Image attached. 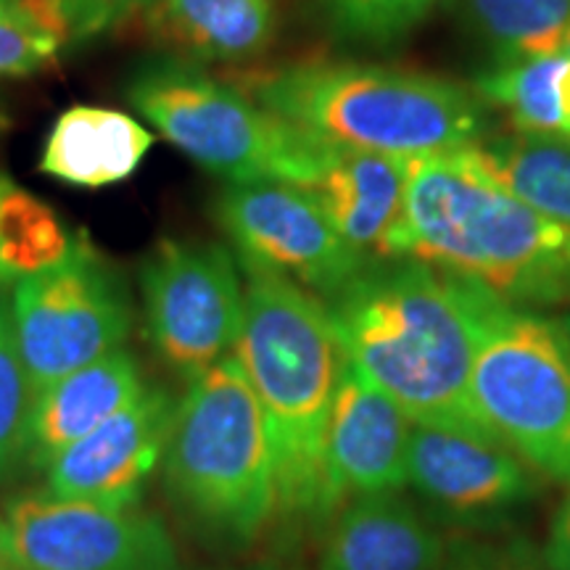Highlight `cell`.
<instances>
[{
    "label": "cell",
    "instance_id": "cell-25",
    "mask_svg": "<svg viewBox=\"0 0 570 570\" xmlns=\"http://www.w3.org/2000/svg\"><path fill=\"white\" fill-rule=\"evenodd\" d=\"M67 38L56 0L0 3V75L27 77L51 67Z\"/></svg>",
    "mask_w": 570,
    "mask_h": 570
},
{
    "label": "cell",
    "instance_id": "cell-22",
    "mask_svg": "<svg viewBox=\"0 0 570 570\" xmlns=\"http://www.w3.org/2000/svg\"><path fill=\"white\" fill-rule=\"evenodd\" d=\"M460 17L499 61L560 53L570 0H454Z\"/></svg>",
    "mask_w": 570,
    "mask_h": 570
},
{
    "label": "cell",
    "instance_id": "cell-23",
    "mask_svg": "<svg viewBox=\"0 0 570 570\" xmlns=\"http://www.w3.org/2000/svg\"><path fill=\"white\" fill-rule=\"evenodd\" d=\"M75 235L51 206L0 175V269L6 281L56 265L69 254Z\"/></svg>",
    "mask_w": 570,
    "mask_h": 570
},
{
    "label": "cell",
    "instance_id": "cell-20",
    "mask_svg": "<svg viewBox=\"0 0 570 570\" xmlns=\"http://www.w3.org/2000/svg\"><path fill=\"white\" fill-rule=\"evenodd\" d=\"M454 154L531 209L570 225V138L515 132L483 138Z\"/></svg>",
    "mask_w": 570,
    "mask_h": 570
},
{
    "label": "cell",
    "instance_id": "cell-33",
    "mask_svg": "<svg viewBox=\"0 0 570 570\" xmlns=\"http://www.w3.org/2000/svg\"><path fill=\"white\" fill-rule=\"evenodd\" d=\"M560 53L566 56V59H570V27H568V32H566V40H562V48H560Z\"/></svg>",
    "mask_w": 570,
    "mask_h": 570
},
{
    "label": "cell",
    "instance_id": "cell-6",
    "mask_svg": "<svg viewBox=\"0 0 570 570\" xmlns=\"http://www.w3.org/2000/svg\"><path fill=\"white\" fill-rule=\"evenodd\" d=\"M475 327L473 399L489 431L570 489V333L562 317L462 281Z\"/></svg>",
    "mask_w": 570,
    "mask_h": 570
},
{
    "label": "cell",
    "instance_id": "cell-17",
    "mask_svg": "<svg viewBox=\"0 0 570 570\" xmlns=\"http://www.w3.org/2000/svg\"><path fill=\"white\" fill-rule=\"evenodd\" d=\"M142 391L138 360L122 346L42 389L30 415V465L46 470L63 449L125 410Z\"/></svg>",
    "mask_w": 570,
    "mask_h": 570
},
{
    "label": "cell",
    "instance_id": "cell-11",
    "mask_svg": "<svg viewBox=\"0 0 570 570\" xmlns=\"http://www.w3.org/2000/svg\"><path fill=\"white\" fill-rule=\"evenodd\" d=\"M19 570H183L167 525L138 508H104L53 494L6 510Z\"/></svg>",
    "mask_w": 570,
    "mask_h": 570
},
{
    "label": "cell",
    "instance_id": "cell-2",
    "mask_svg": "<svg viewBox=\"0 0 570 570\" xmlns=\"http://www.w3.org/2000/svg\"><path fill=\"white\" fill-rule=\"evenodd\" d=\"M399 259H417L504 302L570 306V225L531 209L458 154L407 161Z\"/></svg>",
    "mask_w": 570,
    "mask_h": 570
},
{
    "label": "cell",
    "instance_id": "cell-28",
    "mask_svg": "<svg viewBox=\"0 0 570 570\" xmlns=\"http://www.w3.org/2000/svg\"><path fill=\"white\" fill-rule=\"evenodd\" d=\"M441 570H552L544 554L523 544L460 547L449 552Z\"/></svg>",
    "mask_w": 570,
    "mask_h": 570
},
{
    "label": "cell",
    "instance_id": "cell-19",
    "mask_svg": "<svg viewBox=\"0 0 570 570\" xmlns=\"http://www.w3.org/2000/svg\"><path fill=\"white\" fill-rule=\"evenodd\" d=\"M154 135L130 114L101 106H71L56 119L40 169L80 188L122 183L140 167Z\"/></svg>",
    "mask_w": 570,
    "mask_h": 570
},
{
    "label": "cell",
    "instance_id": "cell-37",
    "mask_svg": "<svg viewBox=\"0 0 570 570\" xmlns=\"http://www.w3.org/2000/svg\"><path fill=\"white\" fill-rule=\"evenodd\" d=\"M0 3H6V0H0Z\"/></svg>",
    "mask_w": 570,
    "mask_h": 570
},
{
    "label": "cell",
    "instance_id": "cell-27",
    "mask_svg": "<svg viewBox=\"0 0 570 570\" xmlns=\"http://www.w3.org/2000/svg\"><path fill=\"white\" fill-rule=\"evenodd\" d=\"M154 0H56L69 42L96 38L132 13L146 11Z\"/></svg>",
    "mask_w": 570,
    "mask_h": 570
},
{
    "label": "cell",
    "instance_id": "cell-30",
    "mask_svg": "<svg viewBox=\"0 0 570 570\" xmlns=\"http://www.w3.org/2000/svg\"><path fill=\"white\" fill-rule=\"evenodd\" d=\"M0 570H19L11 552V539L9 529H6V520H0Z\"/></svg>",
    "mask_w": 570,
    "mask_h": 570
},
{
    "label": "cell",
    "instance_id": "cell-1",
    "mask_svg": "<svg viewBox=\"0 0 570 570\" xmlns=\"http://www.w3.org/2000/svg\"><path fill=\"white\" fill-rule=\"evenodd\" d=\"M325 306L346 360L412 423L494 436L473 399L475 327L460 277L417 259L370 262Z\"/></svg>",
    "mask_w": 570,
    "mask_h": 570
},
{
    "label": "cell",
    "instance_id": "cell-8",
    "mask_svg": "<svg viewBox=\"0 0 570 570\" xmlns=\"http://www.w3.org/2000/svg\"><path fill=\"white\" fill-rule=\"evenodd\" d=\"M11 317L38 396L63 375L122 346L132 304L122 275L92 248L88 235H75L61 262L19 277Z\"/></svg>",
    "mask_w": 570,
    "mask_h": 570
},
{
    "label": "cell",
    "instance_id": "cell-29",
    "mask_svg": "<svg viewBox=\"0 0 570 570\" xmlns=\"http://www.w3.org/2000/svg\"><path fill=\"white\" fill-rule=\"evenodd\" d=\"M541 554L552 570H570V491L554 510Z\"/></svg>",
    "mask_w": 570,
    "mask_h": 570
},
{
    "label": "cell",
    "instance_id": "cell-36",
    "mask_svg": "<svg viewBox=\"0 0 570 570\" xmlns=\"http://www.w3.org/2000/svg\"><path fill=\"white\" fill-rule=\"evenodd\" d=\"M0 281H6V275H3V269H0Z\"/></svg>",
    "mask_w": 570,
    "mask_h": 570
},
{
    "label": "cell",
    "instance_id": "cell-31",
    "mask_svg": "<svg viewBox=\"0 0 570 570\" xmlns=\"http://www.w3.org/2000/svg\"><path fill=\"white\" fill-rule=\"evenodd\" d=\"M560 101H562V111H566L568 122H570V59L568 67L562 71V82H560Z\"/></svg>",
    "mask_w": 570,
    "mask_h": 570
},
{
    "label": "cell",
    "instance_id": "cell-3",
    "mask_svg": "<svg viewBox=\"0 0 570 570\" xmlns=\"http://www.w3.org/2000/svg\"><path fill=\"white\" fill-rule=\"evenodd\" d=\"M244 331L235 356L265 410L277 460V510L327 518L325 436L346 356L323 298L269 269L244 265Z\"/></svg>",
    "mask_w": 570,
    "mask_h": 570
},
{
    "label": "cell",
    "instance_id": "cell-13",
    "mask_svg": "<svg viewBox=\"0 0 570 570\" xmlns=\"http://www.w3.org/2000/svg\"><path fill=\"white\" fill-rule=\"evenodd\" d=\"M173 415V396L146 389L46 468L48 494L104 508H135L164 458Z\"/></svg>",
    "mask_w": 570,
    "mask_h": 570
},
{
    "label": "cell",
    "instance_id": "cell-24",
    "mask_svg": "<svg viewBox=\"0 0 570 570\" xmlns=\"http://www.w3.org/2000/svg\"><path fill=\"white\" fill-rule=\"evenodd\" d=\"M441 0H317L333 38L348 46H399L439 9Z\"/></svg>",
    "mask_w": 570,
    "mask_h": 570
},
{
    "label": "cell",
    "instance_id": "cell-35",
    "mask_svg": "<svg viewBox=\"0 0 570 570\" xmlns=\"http://www.w3.org/2000/svg\"><path fill=\"white\" fill-rule=\"evenodd\" d=\"M562 323H566V327H568V333H570V315H566V317H562Z\"/></svg>",
    "mask_w": 570,
    "mask_h": 570
},
{
    "label": "cell",
    "instance_id": "cell-7",
    "mask_svg": "<svg viewBox=\"0 0 570 570\" xmlns=\"http://www.w3.org/2000/svg\"><path fill=\"white\" fill-rule=\"evenodd\" d=\"M127 98L164 138L227 183L312 185L325 142L256 104L198 63L161 56L140 63Z\"/></svg>",
    "mask_w": 570,
    "mask_h": 570
},
{
    "label": "cell",
    "instance_id": "cell-12",
    "mask_svg": "<svg viewBox=\"0 0 570 570\" xmlns=\"http://www.w3.org/2000/svg\"><path fill=\"white\" fill-rule=\"evenodd\" d=\"M407 489L439 525L494 531L537 502L541 475L494 436L412 423Z\"/></svg>",
    "mask_w": 570,
    "mask_h": 570
},
{
    "label": "cell",
    "instance_id": "cell-16",
    "mask_svg": "<svg viewBox=\"0 0 570 570\" xmlns=\"http://www.w3.org/2000/svg\"><path fill=\"white\" fill-rule=\"evenodd\" d=\"M439 523L402 491L348 499L327 531L320 570H441Z\"/></svg>",
    "mask_w": 570,
    "mask_h": 570
},
{
    "label": "cell",
    "instance_id": "cell-21",
    "mask_svg": "<svg viewBox=\"0 0 570 570\" xmlns=\"http://www.w3.org/2000/svg\"><path fill=\"white\" fill-rule=\"evenodd\" d=\"M568 59L562 53L533 59L497 61L475 75L473 90L479 101L499 109L518 135L539 138H570V122L562 111L560 82Z\"/></svg>",
    "mask_w": 570,
    "mask_h": 570
},
{
    "label": "cell",
    "instance_id": "cell-4",
    "mask_svg": "<svg viewBox=\"0 0 570 570\" xmlns=\"http://www.w3.org/2000/svg\"><path fill=\"white\" fill-rule=\"evenodd\" d=\"M275 117L327 142L410 161L487 138L473 90L425 71L356 61H302L252 75L240 88Z\"/></svg>",
    "mask_w": 570,
    "mask_h": 570
},
{
    "label": "cell",
    "instance_id": "cell-14",
    "mask_svg": "<svg viewBox=\"0 0 570 570\" xmlns=\"http://www.w3.org/2000/svg\"><path fill=\"white\" fill-rule=\"evenodd\" d=\"M412 420L346 360L325 436L327 515L354 497L407 489Z\"/></svg>",
    "mask_w": 570,
    "mask_h": 570
},
{
    "label": "cell",
    "instance_id": "cell-18",
    "mask_svg": "<svg viewBox=\"0 0 570 570\" xmlns=\"http://www.w3.org/2000/svg\"><path fill=\"white\" fill-rule=\"evenodd\" d=\"M140 17L148 40L194 63L252 61L275 35V0H154Z\"/></svg>",
    "mask_w": 570,
    "mask_h": 570
},
{
    "label": "cell",
    "instance_id": "cell-32",
    "mask_svg": "<svg viewBox=\"0 0 570 570\" xmlns=\"http://www.w3.org/2000/svg\"><path fill=\"white\" fill-rule=\"evenodd\" d=\"M6 127H9V114H6L3 104H0V135L6 132Z\"/></svg>",
    "mask_w": 570,
    "mask_h": 570
},
{
    "label": "cell",
    "instance_id": "cell-15",
    "mask_svg": "<svg viewBox=\"0 0 570 570\" xmlns=\"http://www.w3.org/2000/svg\"><path fill=\"white\" fill-rule=\"evenodd\" d=\"M315 190L338 233L370 262L399 259L407 217V161L327 146Z\"/></svg>",
    "mask_w": 570,
    "mask_h": 570
},
{
    "label": "cell",
    "instance_id": "cell-9",
    "mask_svg": "<svg viewBox=\"0 0 570 570\" xmlns=\"http://www.w3.org/2000/svg\"><path fill=\"white\" fill-rule=\"evenodd\" d=\"M146 336L167 367L194 381L235 354L244 331V281L219 244L164 238L140 267Z\"/></svg>",
    "mask_w": 570,
    "mask_h": 570
},
{
    "label": "cell",
    "instance_id": "cell-26",
    "mask_svg": "<svg viewBox=\"0 0 570 570\" xmlns=\"http://www.w3.org/2000/svg\"><path fill=\"white\" fill-rule=\"evenodd\" d=\"M35 391L13 331L11 296L0 291V481L27 458Z\"/></svg>",
    "mask_w": 570,
    "mask_h": 570
},
{
    "label": "cell",
    "instance_id": "cell-5",
    "mask_svg": "<svg viewBox=\"0 0 570 570\" xmlns=\"http://www.w3.org/2000/svg\"><path fill=\"white\" fill-rule=\"evenodd\" d=\"M164 487L198 539L240 550L277 512V460L259 396L238 356L190 381L175 404Z\"/></svg>",
    "mask_w": 570,
    "mask_h": 570
},
{
    "label": "cell",
    "instance_id": "cell-10",
    "mask_svg": "<svg viewBox=\"0 0 570 570\" xmlns=\"http://www.w3.org/2000/svg\"><path fill=\"white\" fill-rule=\"evenodd\" d=\"M214 217L238 259L336 296L370 265L348 244L315 190L296 183H230L214 202Z\"/></svg>",
    "mask_w": 570,
    "mask_h": 570
},
{
    "label": "cell",
    "instance_id": "cell-34",
    "mask_svg": "<svg viewBox=\"0 0 570 570\" xmlns=\"http://www.w3.org/2000/svg\"><path fill=\"white\" fill-rule=\"evenodd\" d=\"M230 570H283V568H275V566H252V568H230Z\"/></svg>",
    "mask_w": 570,
    "mask_h": 570
}]
</instances>
